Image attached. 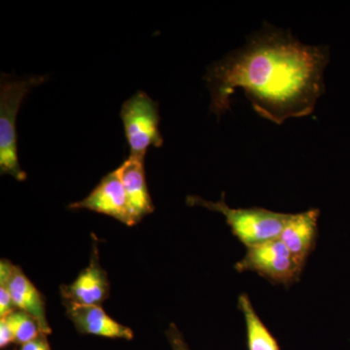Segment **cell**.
<instances>
[{
    "instance_id": "8992f818",
    "label": "cell",
    "mask_w": 350,
    "mask_h": 350,
    "mask_svg": "<svg viewBox=\"0 0 350 350\" xmlns=\"http://www.w3.org/2000/svg\"><path fill=\"white\" fill-rule=\"evenodd\" d=\"M68 207L105 214L123 224L133 226L119 167L105 175L85 199L73 202Z\"/></svg>"
},
{
    "instance_id": "30bf717a",
    "label": "cell",
    "mask_w": 350,
    "mask_h": 350,
    "mask_svg": "<svg viewBox=\"0 0 350 350\" xmlns=\"http://www.w3.org/2000/svg\"><path fill=\"white\" fill-rule=\"evenodd\" d=\"M64 306L66 314L79 333L110 338L133 340V330L115 321L100 306H82L72 303H64Z\"/></svg>"
},
{
    "instance_id": "7c38bea8",
    "label": "cell",
    "mask_w": 350,
    "mask_h": 350,
    "mask_svg": "<svg viewBox=\"0 0 350 350\" xmlns=\"http://www.w3.org/2000/svg\"><path fill=\"white\" fill-rule=\"evenodd\" d=\"M239 306L245 320L248 349L280 350L278 342L260 319L247 295H241Z\"/></svg>"
},
{
    "instance_id": "3957f363",
    "label": "cell",
    "mask_w": 350,
    "mask_h": 350,
    "mask_svg": "<svg viewBox=\"0 0 350 350\" xmlns=\"http://www.w3.org/2000/svg\"><path fill=\"white\" fill-rule=\"evenodd\" d=\"M187 204L190 206L206 207L209 211L223 214L234 236L246 248L280 239L291 215L289 213H275L261 207L232 208L226 204L224 193L218 202H209L198 196H189Z\"/></svg>"
},
{
    "instance_id": "8fae6325",
    "label": "cell",
    "mask_w": 350,
    "mask_h": 350,
    "mask_svg": "<svg viewBox=\"0 0 350 350\" xmlns=\"http://www.w3.org/2000/svg\"><path fill=\"white\" fill-rule=\"evenodd\" d=\"M319 217V211L317 208L291 214L280 234V241L286 245L301 266L305 267L306 260L317 243Z\"/></svg>"
},
{
    "instance_id": "9c48e42d",
    "label": "cell",
    "mask_w": 350,
    "mask_h": 350,
    "mask_svg": "<svg viewBox=\"0 0 350 350\" xmlns=\"http://www.w3.org/2000/svg\"><path fill=\"white\" fill-rule=\"evenodd\" d=\"M145 159L129 156L119 167L133 225L154 211L144 167Z\"/></svg>"
},
{
    "instance_id": "4fadbf2b",
    "label": "cell",
    "mask_w": 350,
    "mask_h": 350,
    "mask_svg": "<svg viewBox=\"0 0 350 350\" xmlns=\"http://www.w3.org/2000/svg\"><path fill=\"white\" fill-rule=\"evenodd\" d=\"M4 319L12 332L16 344H27L42 334L36 319L23 310H14Z\"/></svg>"
},
{
    "instance_id": "6da1fadb",
    "label": "cell",
    "mask_w": 350,
    "mask_h": 350,
    "mask_svg": "<svg viewBox=\"0 0 350 350\" xmlns=\"http://www.w3.org/2000/svg\"><path fill=\"white\" fill-rule=\"evenodd\" d=\"M328 62L324 46L306 45L289 31L266 25L207 68L211 111L218 118L229 111L232 94L241 89L255 112L278 125L308 116L325 90Z\"/></svg>"
},
{
    "instance_id": "2e32d148",
    "label": "cell",
    "mask_w": 350,
    "mask_h": 350,
    "mask_svg": "<svg viewBox=\"0 0 350 350\" xmlns=\"http://www.w3.org/2000/svg\"><path fill=\"white\" fill-rule=\"evenodd\" d=\"M21 350H51L49 342H48L47 335L40 334L38 338L23 345Z\"/></svg>"
},
{
    "instance_id": "5b68a950",
    "label": "cell",
    "mask_w": 350,
    "mask_h": 350,
    "mask_svg": "<svg viewBox=\"0 0 350 350\" xmlns=\"http://www.w3.org/2000/svg\"><path fill=\"white\" fill-rule=\"evenodd\" d=\"M303 269L280 239L246 248L245 255L236 264L237 271H255L271 282L286 286L300 280Z\"/></svg>"
},
{
    "instance_id": "5bb4252c",
    "label": "cell",
    "mask_w": 350,
    "mask_h": 350,
    "mask_svg": "<svg viewBox=\"0 0 350 350\" xmlns=\"http://www.w3.org/2000/svg\"><path fill=\"white\" fill-rule=\"evenodd\" d=\"M17 310L14 305L5 276L0 275V319H5L14 310Z\"/></svg>"
},
{
    "instance_id": "9a60e30c",
    "label": "cell",
    "mask_w": 350,
    "mask_h": 350,
    "mask_svg": "<svg viewBox=\"0 0 350 350\" xmlns=\"http://www.w3.org/2000/svg\"><path fill=\"white\" fill-rule=\"evenodd\" d=\"M167 338L172 345V350H189L187 345H186L185 340L183 337L176 328V326L170 325L169 331H167Z\"/></svg>"
},
{
    "instance_id": "277c9868",
    "label": "cell",
    "mask_w": 350,
    "mask_h": 350,
    "mask_svg": "<svg viewBox=\"0 0 350 350\" xmlns=\"http://www.w3.org/2000/svg\"><path fill=\"white\" fill-rule=\"evenodd\" d=\"M130 156L145 159L150 147L160 148L163 138L160 131L159 103L139 91L123 103L120 112Z\"/></svg>"
},
{
    "instance_id": "7a4b0ae2",
    "label": "cell",
    "mask_w": 350,
    "mask_h": 350,
    "mask_svg": "<svg viewBox=\"0 0 350 350\" xmlns=\"http://www.w3.org/2000/svg\"><path fill=\"white\" fill-rule=\"evenodd\" d=\"M46 79V76L41 75L15 78L2 73L0 80V172L1 175H10L18 181L27 179V174L21 167L18 158V112L25 96Z\"/></svg>"
},
{
    "instance_id": "52a82bcc",
    "label": "cell",
    "mask_w": 350,
    "mask_h": 350,
    "mask_svg": "<svg viewBox=\"0 0 350 350\" xmlns=\"http://www.w3.org/2000/svg\"><path fill=\"white\" fill-rule=\"evenodd\" d=\"M0 275L6 278L9 292L17 310L29 313L38 322L41 333L49 335L52 329L46 317L45 303L38 288L25 275L20 267L7 260L0 262Z\"/></svg>"
},
{
    "instance_id": "e0dca14e",
    "label": "cell",
    "mask_w": 350,
    "mask_h": 350,
    "mask_svg": "<svg viewBox=\"0 0 350 350\" xmlns=\"http://www.w3.org/2000/svg\"><path fill=\"white\" fill-rule=\"evenodd\" d=\"M12 342H15L12 332L9 328L6 320L0 319V347L4 349Z\"/></svg>"
},
{
    "instance_id": "ba28073f",
    "label": "cell",
    "mask_w": 350,
    "mask_h": 350,
    "mask_svg": "<svg viewBox=\"0 0 350 350\" xmlns=\"http://www.w3.org/2000/svg\"><path fill=\"white\" fill-rule=\"evenodd\" d=\"M64 303L82 306H100L109 295V282L105 269L98 262V252L94 247L91 262L77 278L61 287Z\"/></svg>"
}]
</instances>
